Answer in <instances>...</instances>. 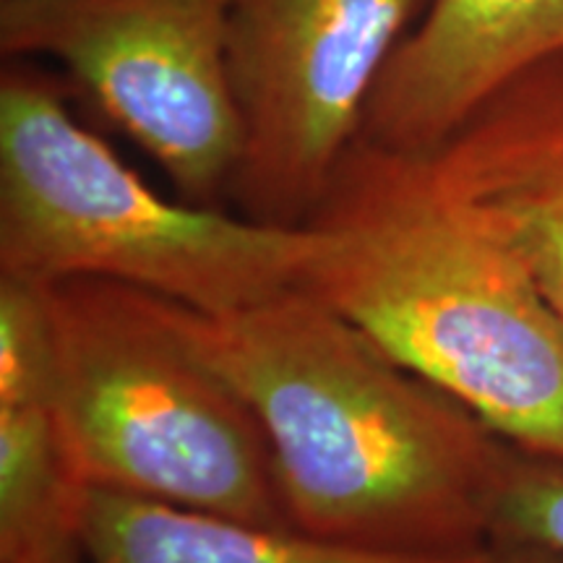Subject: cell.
<instances>
[{
  "label": "cell",
  "instance_id": "cell-10",
  "mask_svg": "<svg viewBox=\"0 0 563 563\" xmlns=\"http://www.w3.org/2000/svg\"><path fill=\"white\" fill-rule=\"evenodd\" d=\"M74 530L84 563H485L490 553L435 559L361 551L295 527L97 488L79 493Z\"/></svg>",
  "mask_w": 563,
  "mask_h": 563
},
{
  "label": "cell",
  "instance_id": "cell-2",
  "mask_svg": "<svg viewBox=\"0 0 563 563\" xmlns=\"http://www.w3.org/2000/svg\"><path fill=\"white\" fill-rule=\"evenodd\" d=\"M300 290L530 454L563 460V321L422 154L355 139L311 222Z\"/></svg>",
  "mask_w": 563,
  "mask_h": 563
},
{
  "label": "cell",
  "instance_id": "cell-6",
  "mask_svg": "<svg viewBox=\"0 0 563 563\" xmlns=\"http://www.w3.org/2000/svg\"><path fill=\"white\" fill-rule=\"evenodd\" d=\"M422 0H235L228 68L243 123L230 199L302 228L332 186Z\"/></svg>",
  "mask_w": 563,
  "mask_h": 563
},
{
  "label": "cell",
  "instance_id": "cell-13",
  "mask_svg": "<svg viewBox=\"0 0 563 563\" xmlns=\"http://www.w3.org/2000/svg\"><path fill=\"white\" fill-rule=\"evenodd\" d=\"M485 563H563V551L538 545H490Z\"/></svg>",
  "mask_w": 563,
  "mask_h": 563
},
{
  "label": "cell",
  "instance_id": "cell-11",
  "mask_svg": "<svg viewBox=\"0 0 563 563\" xmlns=\"http://www.w3.org/2000/svg\"><path fill=\"white\" fill-rule=\"evenodd\" d=\"M488 532L490 545L563 551V460L509 446Z\"/></svg>",
  "mask_w": 563,
  "mask_h": 563
},
{
  "label": "cell",
  "instance_id": "cell-1",
  "mask_svg": "<svg viewBox=\"0 0 563 563\" xmlns=\"http://www.w3.org/2000/svg\"><path fill=\"white\" fill-rule=\"evenodd\" d=\"M269 441L295 530L394 555L490 551L511 443L306 290L232 313L167 300Z\"/></svg>",
  "mask_w": 563,
  "mask_h": 563
},
{
  "label": "cell",
  "instance_id": "cell-12",
  "mask_svg": "<svg viewBox=\"0 0 563 563\" xmlns=\"http://www.w3.org/2000/svg\"><path fill=\"white\" fill-rule=\"evenodd\" d=\"M24 563H84L76 532H60L32 551Z\"/></svg>",
  "mask_w": 563,
  "mask_h": 563
},
{
  "label": "cell",
  "instance_id": "cell-7",
  "mask_svg": "<svg viewBox=\"0 0 563 563\" xmlns=\"http://www.w3.org/2000/svg\"><path fill=\"white\" fill-rule=\"evenodd\" d=\"M422 157L563 321V53L506 81Z\"/></svg>",
  "mask_w": 563,
  "mask_h": 563
},
{
  "label": "cell",
  "instance_id": "cell-8",
  "mask_svg": "<svg viewBox=\"0 0 563 563\" xmlns=\"http://www.w3.org/2000/svg\"><path fill=\"white\" fill-rule=\"evenodd\" d=\"M563 53V0H428L386 60L357 139L428 154L483 100Z\"/></svg>",
  "mask_w": 563,
  "mask_h": 563
},
{
  "label": "cell",
  "instance_id": "cell-9",
  "mask_svg": "<svg viewBox=\"0 0 563 563\" xmlns=\"http://www.w3.org/2000/svg\"><path fill=\"white\" fill-rule=\"evenodd\" d=\"M79 493L63 454L40 287L0 277V563H24L45 540L76 532Z\"/></svg>",
  "mask_w": 563,
  "mask_h": 563
},
{
  "label": "cell",
  "instance_id": "cell-3",
  "mask_svg": "<svg viewBox=\"0 0 563 563\" xmlns=\"http://www.w3.org/2000/svg\"><path fill=\"white\" fill-rule=\"evenodd\" d=\"M327 243L220 207L170 201L76 121L55 76L0 74V277L121 282L201 313L298 290Z\"/></svg>",
  "mask_w": 563,
  "mask_h": 563
},
{
  "label": "cell",
  "instance_id": "cell-4",
  "mask_svg": "<svg viewBox=\"0 0 563 563\" xmlns=\"http://www.w3.org/2000/svg\"><path fill=\"white\" fill-rule=\"evenodd\" d=\"M37 287L76 488L290 527L262 422L165 298L95 277Z\"/></svg>",
  "mask_w": 563,
  "mask_h": 563
},
{
  "label": "cell",
  "instance_id": "cell-5",
  "mask_svg": "<svg viewBox=\"0 0 563 563\" xmlns=\"http://www.w3.org/2000/svg\"><path fill=\"white\" fill-rule=\"evenodd\" d=\"M235 0H0L5 58L66 66L183 201L220 207L243 157L228 68Z\"/></svg>",
  "mask_w": 563,
  "mask_h": 563
}]
</instances>
